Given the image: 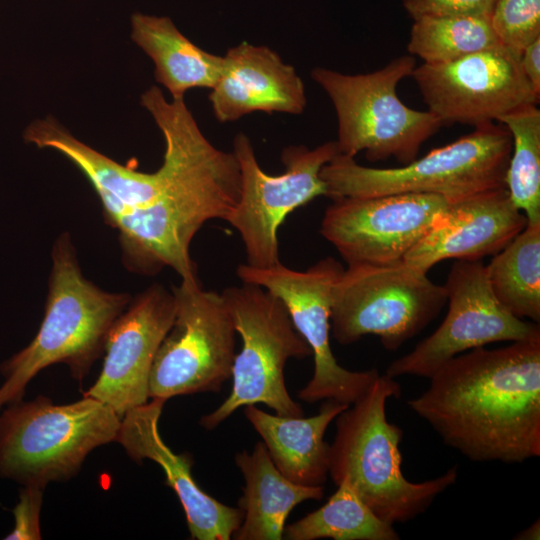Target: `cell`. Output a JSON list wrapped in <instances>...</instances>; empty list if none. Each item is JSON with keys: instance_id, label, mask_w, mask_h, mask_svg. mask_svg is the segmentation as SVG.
I'll list each match as a JSON object with an SVG mask.
<instances>
[{"instance_id": "cell-1", "label": "cell", "mask_w": 540, "mask_h": 540, "mask_svg": "<svg viewBox=\"0 0 540 540\" xmlns=\"http://www.w3.org/2000/svg\"><path fill=\"white\" fill-rule=\"evenodd\" d=\"M428 379L407 405L446 445L475 462L540 456V338L466 351Z\"/></svg>"}, {"instance_id": "cell-2", "label": "cell", "mask_w": 540, "mask_h": 540, "mask_svg": "<svg viewBox=\"0 0 540 540\" xmlns=\"http://www.w3.org/2000/svg\"><path fill=\"white\" fill-rule=\"evenodd\" d=\"M140 103L163 135L171 175L153 205L110 225L119 232L123 259L131 271L150 275L168 266L182 281L200 282L190 244L206 222L226 220L237 204V159L209 142L184 99L168 101L152 86Z\"/></svg>"}, {"instance_id": "cell-3", "label": "cell", "mask_w": 540, "mask_h": 540, "mask_svg": "<svg viewBox=\"0 0 540 540\" xmlns=\"http://www.w3.org/2000/svg\"><path fill=\"white\" fill-rule=\"evenodd\" d=\"M400 395L399 382L379 374L365 393L335 418L336 433L329 444V475L334 484L349 482L375 515L391 525L423 514L458 477L457 466L421 482L403 475V431L386 415L388 399Z\"/></svg>"}, {"instance_id": "cell-4", "label": "cell", "mask_w": 540, "mask_h": 540, "mask_svg": "<svg viewBox=\"0 0 540 540\" xmlns=\"http://www.w3.org/2000/svg\"><path fill=\"white\" fill-rule=\"evenodd\" d=\"M130 301L128 294L106 292L82 275L70 235L63 233L52 249L40 328L29 345L0 366L3 404L22 400L31 379L55 363L68 365L73 378H84L104 352L112 325Z\"/></svg>"}, {"instance_id": "cell-5", "label": "cell", "mask_w": 540, "mask_h": 540, "mask_svg": "<svg viewBox=\"0 0 540 540\" xmlns=\"http://www.w3.org/2000/svg\"><path fill=\"white\" fill-rule=\"evenodd\" d=\"M511 136L499 123L475 127L450 144L394 168L360 165L338 153L320 171L330 199L425 193L457 200L505 187Z\"/></svg>"}, {"instance_id": "cell-6", "label": "cell", "mask_w": 540, "mask_h": 540, "mask_svg": "<svg viewBox=\"0 0 540 540\" xmlns=\"http://www.w3.org/2000/svg\"><path fill=\"white\" fill-rule=\"evenodd\" d=\"M0 415V476L41 488L66 481L95 448L116 441L121 418L93 397L56 405L39 396Z\"/></svg>"}, {"instance_id": "cell-7", "label": "cell", "mask_w": 540, "mask_h": 540, "mask_svg": "<svg viewBox=\"0 0 540 540\" xmlns=\"http://www.w3.org/2000/svg\"><path fill=\"white\" fill-rule=\"evenodd\" d=\"M415 67V57L409 54L365 74L349 75L324 67L311 71L334 106L340 154L355 157L364 152L371 162L394 158L401 165L418 157L421 146L443 124L430 111L405 105L397 95V85Z\"/></svg>"}, {"instance_id": "cell-8", "label": "cell", "mask_w": 540, "mask_h": 540, "mask_svg": "<svg viewBox=\"0 0 540 540\" xmlns=\"http://www.w3.org/2000/svg\"><path fill=\"white\" fill-rule=\"evenodd\" d=\"M242 349L232 367L229 396L213 412L200 419L212 430L234 411L263 403L276 414L303 416V409L288 393L284 368L290 358L312 355L311 348L294 327L284 303L255 284L231 286L222 292Z\"/></svg>"}, {"instance_id": "cell-9", "label": "cell", "mask_w": 540, "mask_h": 540, "mask_svg": "<svg viewBox=\"0 0 540 540\" xmlns=\"http://www.w3.org/2000/svg\"><path fill=\"white\" fill-rule=\"evenodd\" d=\"M447 304L444 285L403 261L348 265L332 292L331 334L341 345L376 335L396 351L418 335Z\"/></svg>"}, {"instance_id": "cell-10", "label": "cell", "mask_w": 540, "mask_h": 540, "mask_svg": "<svg viewBox=\"0 0 540 540\" xmlns=\"http://www.w3.org/2000/svg\"><path fill=\"white\" fill-rule=\"evenodd\" d=\"M233 153L240 170V194L227 221L240 234L247 262L257 268L280 263L278 230L286 217L319 196H326L320 171L339 153L336 141L313 149L288 146L281 153L285 166L279 175L267 174L259 165L247 135L238 133Z\"/></svg>"}, {"instance_id": "cell-11", "label": "cell", "mask_w": 540, "mask_h": 540, "mask_svg": "<svg viewBox=\"0 0 540 540\" xmlns=\"http://www.w3.org/2000/svg\"><path fill=\"white\" fill-rule=\"evenodd\" d=\"M176 313L149 375V398L219 392L231 377L234 324L221 294L200 282L172 286Z\"/></svg>"}, {"instance_id": "cell-12", "label": "cell", "mask_w": 540, "mask_h": 540, "mask_svg": "<svg viewBox=\"0 0 540 540\" xmlns=\"http://www.w3.org/2000/svg\"><path fill=\"white\" fill-rule=\"evenodd\" d=\"M343 270L342 264L329 256L304 271L281 262L268 268L243 264L236 271L243 283L263 287L284 303L294 327L311 348L313 376L298 392L299 399L308 403L331 400L351 405L380 374L377 369L350 371L339 365L332 353V292Z\"/></svg>"}, {"instance_id": "cell-13", "label": "cell", "mask_w": 540, "mask_h": 540, "mask_svg": "<svg viewBox=\"0 0 540 540\" xmlns=\"http://www.w3.org/2000/svg\"><path fill=\"white\" fill-rule=\"evenodd\" d=\"M448 311L439 327L385 372L392 378H429L441 365L466 351L495 342L540 338L539 324L508 312L493 295L481 260H456L444 284Z\"/></svg>"}, {"instance_id": "cell-14", "label": "cell", "mask_w": 540, "mask_h": 540, "mask_svg": "<svg viewBox=\"0 0 540 540\" xmlns=\"http://www.w3.org/2000/svg\"><path fill=\"white\" fill-rule=\"evenodd\" d=\"M411 77L427 110L443 125L495 123L540 99L522 71L520 54L503 45L451 62L422 63Z\"/></svg>"}, {"instance_id": "cell-15", "label": "cell", "mask_w": 540, "mask_h": 540, "mask_svg": "<svg viewBox=\"0 0 540 540\" xmlns=\"http://www.w3.org/2000/svg\"><path fill=\"white\" fill-rule=\"evenodd\" d=\"M320 234L348 265L402 262L450 200L425 193L333 199Z\"/></svg>"}, {"instance_id": "cell-16", "label": "cell", "mask_w": 540, "mask_h": 540, "mask_svg": "<svg viewBox=\"0 0 540 540\" xmlns=\"http://www.w3.org/2000/svg\"><path fill=\"white\" fill-rule=\"evenodd\" d=\"M175 313L173 293L160 284L130 301L108 333L102 371L83 395L107 404L121 419L148 402L150 370Z\"/></svg>"}, {"instance_id": "cell-17", "label": "cell", "mask_w": 540, "mask_h": 540, "mask_svg": "<svg viewBox=\"0 0 540 540\" xmlns=\"http://www.w3.org/2000/svg\"><path fill=\"white\" fill-rule=\"evenodd\" d=\"M526 226V216L511 201L506 187L450 200L403 262L428 273L446 259L482 260L499 253Z\"/></svg>"}, {"instance_id": "cell-18", "label": "cell", "mask_w": 540, "mask_h": 540, "mask_svg": "<svg viewBox=\"0 0 540 540\" xmlns=\"http://www.w3.org/2000/svg\"><path fill=\"white\" fill-rule=\"evenodd\" d=\"M165 402L151 398L126 412L116 441L133 460L150 459L163 469L165 484L174 490L184 509L191 539L229 540L240 526L243 512L204 492L192 476L191 456L175 454L164 443L158 423Z\"/></svg>"}, {"instance_id": "cell-19", "label": "cell", "mask_w": 540, "mask_h": 540, "mask_svg": "<svg viewBox=\"0 0 540 540\" xmlns=\"http://www.w3.org/2000/svg\"><path fill=\"white\" fill-rule=\"evenodd\" d=\"M222 57L221 73L209 94L219 122L236 121L256 111L294 115L304 111L302 79L272 49L242 42Z\"/></svg>"}, {"instance_id": "cell-20", "label": "cell", "mask_w": 540, "mask_h": 540, "mask_svg": "<svg viewBox=\"0 0 540 540\" xmlns=\"http://www.w3.org/2000/svg\"><path fill=\"white\" fill-rule=\"evenodd\" d=\"M349 405L326 400L311 417L269 414L247 405L244 414L263 439L277 469L305 486H323L329 475V444L324 435Z\"/></svg>"}, {"instance_id": "cell-21", "label": "cell", "mask_w": 540, "mask_h": 540, "mask_svg": "<svg viewBox=\"0 0 540 540\" xmlns=\"http://www.w3.org/2000/svg\"><path fill=\"white\" fill-rule=\"evenodd\" d=\"M235 462L245 486L239 500L243 519L233 539L281 540L292 509L303 501L323 498V486L300 485L286 478L263 442H257L251 452L237 453Z\"/></svg>"}, {"instance_id": "cell-22", "label": "cell", "mask_w": 540, "mask_h": 540, "mask_svg": "<svg viewBox=\"0 0 540 540\" xmlns=\"http://www.w3.org/2000/svg\"><path fill=\"white\" fill-rule=\"evenodd\" d=\"M131 39L153 61L156 81L172 99H184L193 88L212 89L223 57L207 52L184 36L169 17L133 13Z\"/></svg>"}, {"instance_id": "cell-23", "label": "cell", "mask_w": 540, "mask_h": 540, "mask_svg": "<svg viewBox=\"0 0 540 540\" xmlns=\"http://www.w3.org/2000/svg\"><path fill=\"white\" fill-rule=\"evenodd\" d=\"M486 267L497 301L520 319L540 321V223L527 226Z\"/></svg>"}, {"instance_id": "cell-24", "label": "cell", "mask_w": 540, "mask_h": 540, "mask_svg": "<svg viewBox=\"0 0 540 540\" xmlns=\"http://www.w3.org/2000/svg\"><path fill=\"white\" fill-rule=\"evenodd\" d=\"M289 540H399L391 525L381 520L359 497L352 485L342 481L319 509L285 526Z\"/></svg>"}, {"instance_id": "cell-25", "label": "cell", "mask_w": 540, "mask_h": 540, "mask_svg": "<svg viewBox=\"0 0 540 540\" xmlns=\"http://www.w3.org/2000/svg\"><path fill=\"white\" fill-rule=\"evenodd\" d=\"M498 45L488 16H422L414 19L407 50L423 63L436 64Z\"/></svg>"}, {"instance_id": "cell-26", "label": "cell", "mask_w": 540, "mask_h": 540, "mask_svg": "<svg viewBox=\"0 0 540 540\" xmlns=\"http://www.w3.org/2000/svg\"><path fill=\"white\" fill-rule=\"evenodd\" d=\"M511 136L505 187L527 224L540 223V110L537 104L519 107L501 117Z\"/></svg>"}, {"instance_id": "cell-27", "label": "cell", "mask_w": 540, "mask_h": 540, "mask_svg": "<svg viewBox=\"0 0 540 540\" xmlns=\"http://www.w3.org/2000/svg\"><path fill=\"white\" fill-rule=\"evenodd\" d=\"M490 22L500 44L521 54L540 38V0H495Z\"/></svg>"}, {"instance_id": "cell-28", "label": "cell", "mask_w": 540, "mask_h": 540, "mask_svg": "<svg viewBox=\"0 0 540 540\" xmlns=\"http://www.w3.org/2000/svg\"><path fill=\"white\" fill-rule=\"evenodd\" d=\"M44 488L27 485L19 493V500L13 509L15 525L5 537L6 540H39L40 511Z\"/></svg>"}, {"instance_id": "cell-29", "label": "cell", "mask_w": 540, "mask_h": 540, "mask_svg": "<svg viewBox=\"0 0 540 540\" xmlns=\"http://www.w3.org/2000/svg\"><path fill=\"white\" fill-rule=\"evenodd\" d=\"M495 0H403L414 19L422 16L469 15L490 17Z\"/></svg>"}, {"instance_id": "cell-30", "label": "cell", "mask_w": 540, "mask_h": 540, "mask_svg": "<svg viewBox=\"0 0 540 540\" xmlns=\"http://www.w3.org/2000/svg\"><path fill=\"white\" fill-rule=\"evenodd\" d=\"M520 63L526 79L534 92L540 96V38L521 52Z\"/></svg>"}, {"instance_id": "cell-31", "label": "cell", "mask_w": 540, "mask_h": 540, "mask_svg": "<svg viewBox=\"0 0 540 540\" xmlns=\"http://www.w3.org/2000/svg\"><path fill=\"white\" fill-rule=\"evenodd\" d=\"M513 539L516 540H539L540 539V520L537 519L529 527L519 532Z\"/></svg>"}, {"instance_id": "cell-32", "label": "cell", "mask_w": 540, "mask_h": 540, "mask_svg": "<svg viewBox=\"0 0 540 540\" xmlns=\"http://www.w3.org/2000/svg\"><path fill=\"white\" fill-rule=\"evenodd\" d=\"M3 402L1 401V398H0V408L3 406Z\"/></svg>"}]
</instances>
